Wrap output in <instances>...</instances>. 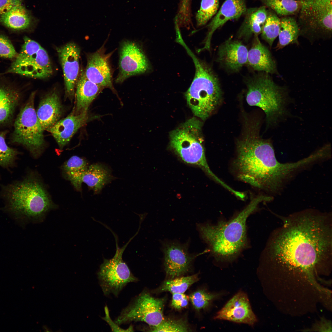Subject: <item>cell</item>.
<instances>
[{
    "mask_svg": "<svg viewBox=\"0 0 332 332\" xmlns=\"http://www.w3.org/2000/svg\"><path fill=\"white\" fill-rule=\"evenodd\" d=\"M105 316L102 318V319L105 321L109 325L111 330L113 332H132L134 331L132 325H130L129 327L126 329L121 328L119 325L115 322H114L110 317L109 309L107 306L104 308Z\"/></svg>",
    "mask_w": 332,
    "mask_h": 332,
    "instance_id": "38",
    "label": "cell"
},
{
    "mask_svg": "<svg viewBox=\"0 0 332 332\" xmlns=\"http://www.w3.org/2000/svg\"><path fill=\"white\" fill-rule=\"evenodd\" d=\"M299 34L312 41L332 36V0H300Z\"/></svg>",
    "mask_w": 332,
    "mask_h": 332,
    "instance_id": "8",
    "label": "cell"
},
{
    "mask_svg": "<svg viewBox=\"0 0 332 332\" xmlns=\"http://www.w3.org/2000/svg\"><path fill=\"white\" fill-rule=\"evenodd\" d=\"M280 26L278 35L279 41L276 47L278 50L292 43L298 44L300 35L299 30L296 20L290 16L280 18Z\"/></svg>",
    "mask_w": 332,
    "mask_h": 332,
    "instance_id": "28",
    "label": "cell"
},
{
    "mask_svg": "<svg viewBox=\"0 0 332 332\" xmlns=\"http://www.w3.org/2000/svg\"><path fill=\"white\" fill-rule=\"evenodd\" d=\"M104 45L96 52L88 55L84 73L90 81L102 87L116 91L113 83L110 58L113 53H105Z\"/></svg>",
    "mask_w": 332,
    "mask_h": 332,
    "instance_id": "15",
    "label": "cell"
},
{
    "mask_svg": "<svg viewBox=\"0 0 332 332\" xmlns=\"http://www.w3.org/2000/svg\"><path fill=\"white\" fill-rule=\"evenodd\" d=\"M63 73L66 94L72 99L79 69V48L73 42L68 43L57 49Z\"/></svg>",
    "mask_w": 332,
    "mask_h": 332,
    "instance_id": "17",
    "label": "cell"
},
{
    "mask_svg": "<svg viewBox=\"0 0 332 332\" xmlns=\"http://www.w3.org/2000/svg\"><path fill=\"white\" fill-rule=\"evenodd\" d=\"M164 302L163 298H155L149 292L144 291L122 310L115 322L118 325L142 322L150 326H156L164 319Z\"/></svg>",
    "mask_w": 332,
    "mask_h": 332,
    "instance_id": "11",
    "label": "cell"
},
{
    "mask_svg": "<svg viewBox=\"0 0 332 332\" xmlns=\"http://www.w3.org/2000/svg\"><path fill=\"white\" fill-rule=\"evenodd\" d=\"M3 195L10 211L29 218H42L53 206L43 185L32 176L5 186Z\"/></svg>",
    "mask_w": 332,
    "mask_h": 332,
    "instance_id": "4",
    "label": "cell"
},
{
    "mask_svg": "<svg viewBox=\"0 0 332 332\" xmlns=\"http://www.w3.org/2000/svg\"><path fill=\"white\" fill-rule=\"evenodd\" d=\"M281 20L273 11H268L267 17L261 32V37L271 47L278 36Z\"/></svg>",
    "mask_w": 332,
    "mask_h": 332,
    "instance_id": "31",
    "label": "cell"
},
{
    "mask_svg": "<svg viewBox=\"0 0 332 332\" xmlns=\"http://www.w3.org/2000/svg\"><path fill=\"white\" fill-rule=\"evenodd\" d=\"M22 3V0H0V16L14 6Z\"/></svg>",
    "mask_w": 332,
    "mask_h": 332,
    "instance_id": "40",
    "label": "cell"
},
{
    "mask_svg": "<svg viewBox=\"0 0 332 332\" xmlns=\"http://www.w3.org/2000/svg\"><path fill=\"white\" fill-rule=\"evenodd\" d=\"M126 246L121 248L117 245L116 253L110 259H104L97 273L99 284L106 296H118L129 283L135 282L138 279L132 273L122 255Z\"/></svg>",
    "mask_w": 332,
    "mask_h": 332,
    "instance_id": "12",
    "label": "cell"
},
{
    "mask_svg": "<svg viewBox=\"0 0 332 332\" xmlns=\"http://www.w3.org/2000/svg\"><path fill=\"white\" fill-rule=\"evenodd\" d=\"M270 196L260 195L251 200L235 217L216 224H199L197 228L201 238L208 245L211 255L217 260L231 262L247 247L246 220L262 202L270 201Z\"/></svg>",
    "mask_w": 332,
    "mask_h": 332,
    "instance_id": "3",
    "label": "cell"
},
{
    "mask_svg": "<svg viewBox=\"0 0 332 332\" xmlns=\"http://www.w3.org/2000/svg\"><path fill=\"white\" fill-rule=\"evenodd\" d=\"M5 136V132H0V166L8 168L14 164L18 153L7 144Z\"/></svg>",
    "mask_w": 332,
    "mask_h": 332,
    "instance_id": "33",
    "label": "cell"
},
{
    "mask_svg": "<svg viewBox=\"0 0 332 332\" xmlns=\"http://www.w3.org/2000/svg\"><path fill=\"white\" fill-rule=\"evenodd\" d=\"M267 13L265 6L247 9L244 20L238 32V38L246 41L253 35L258 36L261 34Z\"/></svg>",
    "mask_w": 332,
    "mask_h": 332,
    "instance_id": "24",
    "label": "cell"
},
{
    "mask_svg": "<svg viewBox=\"0 0 332 332\" xmlns=\"http://www.w3.org/2000/svg\"><path fill=\"white\" fill-rule=\"evenodd\" d=\"M150 67L149 62L140 45L130 41H124L120 47L119 71L115 81L122 83L132 76L147 72Z\"/></svg>",
    "mask_w": 332,
    "mask_h": 332,
    "instance_id": "13",
    "label": "cell"
},
{
    "mask_svg": "<svg viewBox=\"0 0 332 332\" xmlns=\"http://www.w3.org/2000/svg\"><path fill=\"white\" fill-rule=\"evenodd\" d=\"M88 163L84 159L74 156L65 162L62 169L66 175L83 172L88 167Z\"/></svg>",
    "mask_w": 332,
    "mask_h": 332,
    "instance_id": "36",
    "label": "cell"
},
{
    "mask_svg": "<svg viewBox=\"0 0 332 332\" xmlns=\"http://www.w3.org/2000/svg\"><path fill=\"white\" fill-rule=\"evenodd\" d=\"M219 294H210L204 290H199L192 293L190 300L194 307L196 310L207 308L212 301L217 298Z\"/></svg>",
    "mask_w": 332,
    "mask_h": 332,
    "instance_id": "35",
    "label": "cell"
},
{
    "mask_svg": "<svg viewBox=\"0 0 332 332\" xmlns=\"http://www.w3.org/2000/svg\"><path fill=\"white\" fill-rule=\"evenodd\" d=\"M18 54L10 40L5 36L0 34V57L13 58Z\"/></svg>",
    "mask_w": 332,
    "mask_h": 332,
    "instance_id": "37",
    "label": "cell"
},
{
    "mask_svg": "<svg viewBox=\"0 0 332 332\" xmlns=\"http://www.w3.org/2000/svg\"><path fill=\"white\" fill-rule=\"evenodd\" d=\"M273 231L263 256L275 275L321 290L315 275L329 271L332 257V215L308 209L290 215Z\"/></svg>",
    "mask_w": 332,
    "mask_h": 332,
    "instance_id": "1",
    "label": "cell"
},
{
    "mask_svg": "<svg viewBox=\"0 0 332 332\" xmlns=\"http://www.w3.org/2000/svg\"><path fill=\"white\" fill-rule=\"evenodd\" d=\"M247 10L245 0H226L208 25V32L204 46L199 49V51L209 50L211 38L215 31L227 21L238 19L242 15H244Z\"/></svg>",
    "mask_w": 332,
    "mask_h": 332,
    "instance_id": "18",
    "label": "cell"
},
{
    "mask_svg": "<svg viewBox=\"0 0 332 332\" xmlns=\"http://www.w3.org/2000/svg\"><path fill=\"white\" fill-rule=\"evenodd\" d=\"M113 178L109 168L103 164L96 163L89 166L81 173L80 180L82 184H86L94 194H97Z\"/></svg>",
    "mask_w": 332,
    "mask_h": 332,
    "instance_id": "25",
    "label": "cell"
},
{
    "mask_svg": "<svg viewBox=\"0 0 332 332\" xmlns=\"http://www.w3.org/2000/svg\"><path fill=\"white\" fill-rule=\"evenodd\" d=\"M186 51L195 68L194 77L185 94L187 103L194 114L204 120L215 109L221 99L219 81L211 70L198 59L189 48Z\"/></svg>",
    "mask_w": 332,
    "mask_h": 332,
    "instance_id": "5",
    "label": "cell"
},
{
    "mask_svg": "<svg viewBox=\"0 0 332 332\" xmlns=\"http://www.w3.org/2000/svg\"><path fill=\"white\" fill-rule=\"evenodd\" d=\"M201 128L202 123L196 118L188 120L170 133V145L184 162L199 166L211 176L213 173L206 159Z\"/></svg>",
    "mask_w": 332,
    "mask_h": 332,
    "instance_id": "7",
    "label": "cell"
},
{
    "mask_svg": "<svg viewBox=\"0 0 332 332\" xmlns=\"http://www.w3.org/2000/svg\"><path fill=\"white\" fill-rule=\"evenodd\" d=\"M35 94L32 93L23 106L14 122L13 142L22 145L34 156H38L44 145L43 130L34 107Z\"/></svg>",
    "mask_w": 332,
    "mask_h": 332,
    "instance_id": "9",
    "label": "cell"
},
{
    "mask_svg": "<svg viewBox=\"0 0 332 332\" xmlns=\"http://www.w3.org/2000/svg\"><path fill=\"white\" fill-rule=\"evenodd\" d=\"M248 53L247 47L241 42L229 39L219 47L217 59L227 69L236 72L247 64Z\"/></svg>",
    "mask_w": 332,
    "mask_h": 332,
    "instance_id": "20",
    "label": "cell"
},
{
    "mask_svg": "<svg viewBox=\"0 0 332 332\" xmlns=\"http://www.w3.org/2000/svg\"><path fill=\"white\" fill-rule=\"evenodd\" d=\"M245 124L244 133L236 144L232 164L235 175L254 187L277 193L295 173L306 167V161L303 159L293 163L279 162L271 140L260 136L259 125Z\"/></svg>",
    "mask_w": 332,
    "mask_h": 332,
    "instance_id": "2",
    "label": "cell"
},
{
    "mask_svg": "<svg viewBox=\"0 0 332 332\" xmlns=\"http://www.w3.org/2000/svg\"><path fill=\"white\" fill-rule=\"evenodd\" d=\"M150 327V331L152 332H180L190 331L187 324L181 320L164 319L158 325Z\"/></svg>",
    "mask_w": 332,
    "mask_h": 332,
    "instance_id": "34",
    "label": "cell"
},
{
    "mask_svg": "<svg viewBox=\"0 0 332 332\" xmlns=\"http://www.w3.org/2000/svg\"><path fill=\"white\" fill-rule=\"evenodd\" d=\"M247 86V103L264 112L268 125H276L287 114L288 98L285 90L275 84L267 74L250 79Z\"/></svg>",
    "mask_w": 332,
    "mask_h": 332,
    "instance_id": "6",
    "label": "cell"
},
{
    "mask_svg": "<svg viewBox=\"0 0 332 332\" xmlns=\"http://www.w3.org/2000/svg\"><path fill=\"white\" fill-rule=\"evenodd\" d=\"M31 22L30 15L22 3L14 6L0 16V23L15 30L27 28Z\"/></svg>",
    "mask_w": 332,
    "mask_h": 332,
    "instance_id": "26",
    "label": "cell"
},
{
    "mask_svg": "<svg viewBox=\"0 0 332 332\" xmlns=\"http://www.w3.org/2000/svg\"><path fill=\"white\" fill-rule=\"evenodd\" d=\"M76 85L75 112L77 114L87 112L91 103L104 89L89 80L84 72L81 73Z\"/></svg>",
    "mask_w": 332,
    "mask_h": 332,
    "instance_id": "23",
    "label": "cell"
},
{
    "mask_svg": "<svg viewBox=\"0 0 332 332\" xmlns=\"http://www.w3.org/2000/svg\"><path fill=\"white\" fill-rule=\"evenodd\" d=\"M216 319L224 320L253 325L257 321L246 294L239 291L216 314Z\"/></svg>",
    "mask_w": 332,
    "mask_h": 332,
    "instance_id": "16",
    "label": "cell"
},
{
    "mask_svg": "<svg viewBox=\"0 0 332 332\" xmlns=\"http://www.w3.org/2000/svg\"><path fill=\"white\" fill-rule=\"evenodd\" d=\"M188 304V298L184 293L172 294L171 305L173 307L180 309L186 307Z\"/></svg>",
    "mask_w": 332,
    "mask_h": 332,
    "instance_id": "39",
    "label": "cell"
},
{
    "mask_svg": "<svg viewBox=\"0 0 332 332\" xmlns=\"http://www.w3.org/2000/svg\"><path fill=\"white\" fill-rule=\"evenodd\" d=\"M20 53L7 72L30 77L44 79L50 77L53 70L45 50L37 42L27 37Z\"/></svg>",
    "mask_w": 332,
    "mask_h": 332,
    "instance_id": "10",
    "label": "cell"
},
{
    "mask_svg": "<svg viewBox=\"0 0 332 332\" xmlns=\"http://www.w3.org/2000/svg\"><path fill=\"white\" fill-rule=\"evenodd\" d=\"M198 280L196 274L192 275L172 279L165 281L158 290L169 291L172 294L184 293L188 288Z\"/></svg>",
    "mask_w": 332,
    "mask_h": 332,
    "instance_id": "30",
    "label": "cell"
},
{
    "mask_svg": "<svg viewBox=\"0 0 332 332\" xmlns=\"http://www.w3.org/2000/svg\"><path fill=\"white\" fill-rule=\"evenodd\" d=\"M62 108L59 96L56 91L45 95L40 101L36 114L43 131L47 130L60 120Z\"/></svg>",
    "mask_w": 332,
    "mask_h": 332,
    "instance_id": "21",
    "label": "cell"
},
{
    "mask_svg": "<svg viewBox=\"0 0 332 332\" xmlns=\"http://www.w3.org/2000/svg\"><path fill=\"white\" fill-rule=\"evenodd\" d=\"M254 36L253 43L248 51L247 64L255 70L276 73V64L270 52L260 42L258 36Z\"/></svg>",
    "mask_w": 332,
    "mask_h": 332,
    "instance_id": "22",
    "label": "cell"
},
{
    "mask_svg": "<svg viewBox=\"0 0 332 332\" xmlns=\"http://www.w3.org/2000/svg\"><path fill=\"white\" fill-rule=\"evenodd\" d=\"M189 243L166 241L163 243L164 264L167 275L172 279L188 271L195 258L200 254L188 251Z\"/></svg>",
    "mask_w": 332,
    "mask_h": 332,
    "instance_id": "14",
    "label": "cell"
},
{
    "mask_svg": "<svg viewBox=\"0 0 332 332\" xmlns=\"http://www.w3.org/2000/svg\"><path fill=\"white\" fill-rule=\"evenodd\" d=\"M20 97L17 90L9 87L0 86V124L7 121L11 118Z\"/></svg>",
    "mask_w": 332,
    "mask_h": 332,
    "instance_id": "27",
    "label": "cell"
},
{
    "mask_svg": "<svg viewBox=\"0 0 332 332\" xmlns=\"http://www.w3.org/2000/svg\"><path fill=\"white\" fill-rule=\"evenodd\" d=\"M219 0H202L200 8L196 15L197 25H205L217 13Z\"/></svg>",
    "mask_w": 332,
    "mask_h": 332,
    "instance_id": "32",
    "label": "cell"
},
{
    "mask_svg": "<svg viewBox=\"0 0 332 332\" xmlns=\"http://www.w3.org/2000/svg\"><path fill=\"white\" fill-rule=\"evenodd\" d=\"M312 329L316 331L331 332L332 331L331 323L329 321L325 319H322L321 321L314 326Z\"/></svg>",
    "mask_w": 332,
    "mask_h": 332,
    "instance_id": "41",
    "label": "cell"
},
{
    "mask_svg": "<svg viewBox=\"0 0 332 332\" xmlns=\"http://www.w3.org/2000/svg\"><path fill=\"white\" fill-rule=\"evenodd\" d=\"M278 16H290L298 13L301 6L300 0H261Z\"/></svg>",
    "mask_w": 332,
    "mask_h": 332,
    "instance_id": "29",
    "label": "cell"
},
{
    "mask_svg": "<svg viewBox=\"0 0 332 332\" xmlns=\"http://www.w3.org/2000/svg\"><path fill=\"white\" fill-rule=\"evenodd\" d=\"M87 112L76 113L74 108L71 113L65 118L59 120L47 131L54 137L59 147L62 149L75 133L89 120Z\"/></svg>",
    "mask_w": 332,
    "mask_h": 332,
    "instance_id": "19",
    "label": "cell"
}]
</instances>
